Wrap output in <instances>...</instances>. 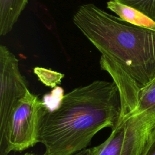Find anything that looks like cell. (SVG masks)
I'll return each mask as SVG.
<instances>
[{"mask_svg":"<svg viewBox=\"0 0 155 155\" xmlns=\"http://www.w3.org/2000/svg\"><path fill=\"white\" fill-rule=\"evenodd\" d=\"M135 110L155 112V79L140 90Z\"/></svg>","mask_w":155,"mask_h":155,"instance_id":"cell-9","label":"cell"},{"mask_svg":"<svg viewBox=\"0 0 155 155\" xmlns=\"http://www.w3.org/2000/svg\"><path fill=\"white\" fill-rule=\"evenodd\" d=\"M120 155H142L155 127V112L134 110L124 118Z\"/></svg>","mask_w":155,"mask_h":155,"instance_id":"cell-5","label":"cell"},{"mask_svg":"<svg viewBox=\"0 0 155 155\" xmlns=\"http://www.w3.org/2000/svg\"><path fill=\"white\" fill-rule=\"evenodd\" d=\"M119 90L113 82L97 80L65 94L53 108H44L38 142L43 155H73L101 130L115 128L121 116Z\"/></svg>","mask_w":155,"mask_h":155,"instance_id":"cell-2","label":"cell"},{"mask_svg":"<svg viewBox=\"0 0 155 155\" xmlns=\"http://www.w3.org/2000/svg\"><path fill=\"white\" fill-rule=\"evenodd\" d=\"M28 0H0V35L11 31Z\"/></svg>","mask_w":155,"mask_h":155,"instance_id":"cell-6","label":"cell"},{"mask_svg":"<svg viewBox=\"0 0 155 155\" xmlns=\"http://www.w3.org/2000/svg\"><path fill=\"white\" fill-rule=\"evenodd\" d=\"M28 90L19 60L8 48L0 46V155H7L6 135L10 114Z\"/></svg>","mask_w":155,"mask_h":155,"instance_id":"cell-4","label":"cell"},{"mask_svg":"<svg viewBox=\"0 0 155 155\" xmlns=\"http://www.w3.org/2000/svg\"><path fill=\"white\" fill-rule=\"evenodd\" d=\"M125 134V121L120 119L110 136L102 143L91 148V155H120Z\"/></svg>","mask_w":155,"mask_h":155,"instance_id":"cell-8","label":"cell"},{"mask_svg":"<svg viewBox=\"0 0 155 155\" xmlns=\"http://www.w3.org/2000/svg\"><path fill=\"white\" fill-rule=\"evenodd\" d=\"M142 155H155V127Z\"/></svg>","mask_w":155,"mask_h":155,"instance_id":"cell-12","label":"cell"},{"mask_svg":"<svg viewBox=\"0 0 155 155\" xmlns=\"http://www.w3.org/2000/svg\"><path fill=\"white\" fill-rule=\"evenodd\" d=\"M24 155H37V154H35L33 153H26Z\"/></svg>","mask_w":155,"mask_h":155,"instance_id":"cell-13","label":"cell"},{"mask_svg":"<svg viewBox=\"0 0 155 155\" xmlns=\"http://www.w3.org/2000/svg\"><path fill=\"white\" fill-rule=\"evenodd\" d=\"M107 8L128 23L155 30V22L142 12L132 7L114 0H109L107 2Z\"/></svg>","mask_w":155,"mask_h":155,"instance_id":"cell-7","label":"cell"},{"mask_svg":"<svg viewBox=\"0 0 155 155\" xmlns=\"http://www.w3.org/2000/svg\"><path fill=\"white\" fill-rule=\"evenodd\" d=\"M73 22L101 53V68L111 77L123 119L138 104L140 90L155 79V30L128 23L92 3L81 5Z\"/></svg>","mask_w":155,"mask_h":155,"instance_id":"cell-1","label":"cell"},{"mask_svg":"<svg viewBox=\"0 0 155 155\" xmlns=\"http://www.w3.org/2000/svg\"><path fill=\"white\" fill-rule=\"evenodd\" d=\"M45 104L28 90L13 108L7 125V154L22 151L38 143V131Z\"/></svg>","mask_w":155,"mask_h":155,"instance_id":"cell-3","label":"cell"},{"mask_svg":"<svg viewBox=\"0 0 155 155\" xmlns=\"http://www.w3.org/2000/svg\"><path fill=\"white\" fill-rule=\"evenodd\" d=\"M132 7L155 22V0H114Z\"/></svg>","mask_w":155,"mask_h":155,"instance_id":"cell-11","label":"cell"},{"mask_svg":"<svg viewBox=\"0 0 155 155\" xmlns=\"http://www.w3.org/2000/svg\"><path fill=\"white\" fill-rule=\"evenodd\" d=\"M33 72L42 84L51 88L56 87L64 77L61 73L40 67H35Z\"/></svg>","mask_w":155,"mask_h":155,"instance_id":"cell-10","label":"cell"}]
</instances>
